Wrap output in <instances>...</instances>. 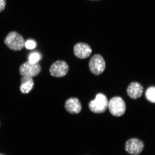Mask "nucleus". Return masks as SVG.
I'll use <instances>...</instances> for the list:
<instances>
[{"label": "nucleus", "instance_id": "6e6552de", "mask_svg": "<svg viewBox=\"0 0 155 155\" xmlns=\"http://www.w3.org/2000/svg\"><path fill=\"white\" fill-rule=\"evenodd\" d=\"M92 50L88 44L79 42L74 47V53L77 58L80 59H85L90 57Z\"/></svg>", "mask_w": 155, "mask_h": 155}, {"label": "nucleus", "instance_id": "2eb2a0df", "mask_svg": "<svg viewBox=\"0 0 155 155\" xmlns=\"http://www.w3.org/2000/svg\"><path fill=\"white\" fill-rule=\"evenodd\" d=\"M6 3L5 0H0V12L5 9Z\"/></svg>", "mask_w": 155, "mask_h": 155}, {"label": "nucleus", "instance_id": "ddd939ff", "mask_svg": "<svg viewBox=\"0 0 155 155\" xmlns=\"http://www.w3.org/2000/svg\"><path fill=\"white\" fill-rule=\"evenodd\" d=\"M39 54L37 53H33L29 56V61L32 63H36L40 59Z\"/></svg>", "mask_w": 155, "mask_h": 155}, {"label": "nucleus", "instance_id": "dca6fc26", "mask_svg": "<svg viewBox=\"0 0 155 155\" xmlns=\"http://www.w3.org/2000/svg\"><path fill=\"white\" fill-rule=\"evenodd\" d=\"M89 1H100V0H89Z\"/></svg>", "mask_w": 155, "mask_h": 155}, {"label": "nucleus", "instance_id": "f8f14e48", "mask_svg": "<svg viewBox=\"0 0 155 155\" xmlns=\"http://www.w3.org/2000/svg\"><path fill=\"white\" fill-rule=\"evenodd\" d=\"M145 95L148 101L155 103V87H149L145 92Z\"/></svg>", "mask_w": 155, "mask_h": 155}, {"label": "nucleus", "instance_id": "f257e3e1", "mask_svg": "<svg viewBox=\"0 0 155 155\" xmlns=\"http://www.w3.org/2000/svg\"><path fill=\"white\" fill-rule=\"evenodd\" d=\"M5 43L11 49L15 51L22 50L25 45V40L23 36L16 32H11L5 38Z\"/></svg>", "mask_w": 155, "mask_h": 155}, {"label": "nucleus", "instance_id": "f3484780", "mask_svg": "<svg viewBox=\"0 0 155 155\" xmlns=\"http://www.w3.org/2000/svg\"><path fill=\"white\" fill-rule=\"evenodd\" d=\"M0 155H2V154H0Z\"/></svg>", "mask_w": 155, "mask_h": 155}, {"label": "nucleus", "instance_id": "9b49d317", "mask_svg": "<svg viewBox=\"0 0 155 155\" xmlns=\"http://www.w3.org/2000/svg\"><path fill=\"white\" fill-rule=\"evenodd\" d=\"M34 82L32 78L22 76L21 78L20 90L23 94L30 92L34 86Z\"/></svg>", "mask_w": 155, "mask_h": 155}, {"label": "nucleus", "instance_id": "0eeeda50", "mask_svg": "<svg viewBox=\"0 0 155 155\" xmlns=\"http://www.w3.org/2000/svg\"><path fill=\"white\" fill-rule=\"evenodd\" d=\"M144 144L142 141L136 138L129 139L126 142L125 149L129 154L137 155L141 153L144 150Z\"/></svg>", "mask_w": 155, "mask_h": 155}, {"label": "nucleus", "instance_id": "9d476101", "mask_svg": "<svg viewBox=\"0 0 155 155\" xmlns=\"http://www.w3.org/2000/svg\"><path fill=\"white\" fill-rule=\"evenodd\" d=\"M65 108L67 111L71 114L80 113L82 110V106L78 99L76 98H71L66 102Z\"/></svg>", "mask_w": 155, "mask_h": 155}, {"label": "nucleus", "instance_id": "7ed1b4c3", "mask_svg": "<svg viewBox=\"0 0 155 155\" xmlns=\"http://www.w3.org/2000/svg\"><path fill=\"white\" fill-rule=\"evenodd\" d=\"M108 107L110 113L116 117L123 115L126 111L125 102L120 97H115L112 98L108 103Z\"/></svg>", "mask_w": 155, "mask_h": 155}, {"label": "nucleus", "instance_id": "f03ea898", "mask_svg": "<svg viewBox=\"0 0 155 155\" xmlns=\"http://www.w3.org/2000/svg\"><path fill=\"white\" fill-rule=\"evenodd\" d=\"M108 102L107 98L101 93L96 95L95 98L89 103V107L92 112L96 114H101L106 111Z\"/></svg>", "mask_w": 155, "mask_h": 155}, {"label": "nucleus", "instance_id": "20e7f679", "mask_svg": "<svg viewBox=\"0 0 155 155\" xmlns=\"http://www.w3.org/2000/svg\"><path fill=\"white\" fill-rule=\"evenodd\" d=\"M91 72L95 75L101 74L106 68L105 61L103 57L100 54H95L91 58L89 63Z\"/></svg>", "mask_w": 155, "mask_h": 155}, {"label": "nucleus", "instance_id": "423d86ee", "mask_svg": "<svg viewBox=\"0 0 155 155\" xmlns=\"http://www.w3.org/2000/svg\"><path fill=\"white\" fill-rule=\"evenodd\" d=\"M69 70L68 65L64 61H58L54 63L50 68L51 76L56 78H61L66 75Z\"/></svg>", "mask_w": 155, "mask_h": 155}, {"label": "nucleus", "instance_id": "4468645a", "mask_svg": "<svg viewBox=\"0 0 155 155\" xmlns=\"http://www.w3.org/2000/svg\"><path fill=\"white\" fill-rule=\"evenodd\" d=\"M25 45L28 49H32L36 47V44L33 41L28 40L25 42Z\"/></svg>", "mask_w": 155, "mask_h": 155}, {"label": "nucleus", "instance_id": "1a4fd4ad", "mask_svg": "<svg viewBox=\"0 0 155 155\" xmlns=\"http://www.w3.org/2000/svg\"><path fill=\"white\" fill-rule=\"evenodd\" d=\"M143 87L140 83L132 82L128 87L127 93L128 95L133 99H137L141 97L143 94Z\"/></svg>", "mask_w": 155, "mask_h": 155}, {"label": "nucleus", "instance_id": "39448f33", "mask_svg": "<svg viewBox=\"0 0 155 155\" xmlns=\"http://www.w3.org/2000/svg\"><path fill=\"white\" fill-rule=\"evenodd\" d=\"M41 69L39 64L28 61L21 66L19 73L22 76L33 78L38 75L41 71Z\"/></svg>", "mask_w": 155, "mask_h": 155}]
</instances>
